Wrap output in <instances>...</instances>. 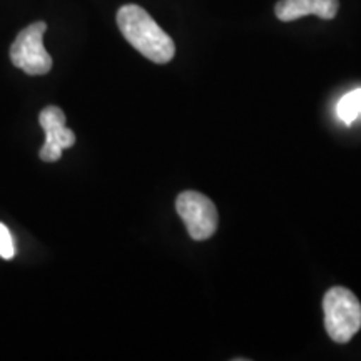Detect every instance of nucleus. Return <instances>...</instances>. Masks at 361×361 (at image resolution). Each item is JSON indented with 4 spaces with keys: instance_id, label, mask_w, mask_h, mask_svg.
Instances as JSON below:
<instances>
[{
    "instance_id": "f257e3e1",
    "label": "nucleus",
    "mask_w": 361,
    "mask_h": 361,
    "mask_svg": "<svg viewBox=\"0 0 361 361\" xmlns=\"http://www.w3.org/2000/svg\"><path fill=\"white\" fill-rule=\"evenodd\" d=\"M117 25L124 39L156 64H168L176 54L174 40L157 25L142 7L128 4L117 12Z\"/></svg>"
},
{
    "instance_id": "f03ea898",
    "label": "nucleus",
    "mask_w": 361,
    "mask_h": 361,
    "mask_svg": "<svg viewBox=\"0 0 361 361\" xmlns=\"http://www.w3.org/2000/svg\"><path fill=\"white\" fill-rule=\"evenodd\" d=\"M324 328L336 343H348L361 328V305L348 288L335 286L323 298Z\"/></svg>"
},
{
    "instance_id": "7ed1b4c3",
    "label": "nucleus",
    "mask_w": 361,
    "mask_h": 361,
    "mask_svg": "<svg viewBox=\"0 0 361 361\" xmlns=\"http://www.w3.org/2000/svg\"><path fill=\"white\" fill-rule=\"evenodd\" d=\"M45 22H34L17 35L11 47V61L29 75H44L52 69V57L44 47Z\"/></svg>"
},
{
    "instance_id": "20e7f679",
    "label": "nucleus",
    "mask_w": 361,
    "mask_h": 361,
    "mask_svg": "<svg viewBox=\"0 0 361 361\" xmlns=\"http://www.w3.org/2000/svg\"><path fill=\"white\" fill-rule=\"evenodd\" d=\"M176 211L194 241L209 239L218 229V209L204 194L197 191L180 192L176 200Z\"/></svg>"
},
{
    "instance_id": "39448f33",
    "label": "nucleus",
    "mask_w": 361,
    "mask_h": 361,
    "mask_svg": "<svg viewBox=\"0 0 361 361\" xmlns=\"http://www.w3.org/2000/svg\"><path fill=\"white\" fill-rule=\"evenodd\" d=\"M40 128L45 133V144L39 156L45 162H56L62 157V151L75 144V135L66 128L64 111L56 106H49L39 114Z\"/></svg>"
},
{
    "instance_id": "423d86ee",
    "label": "nucleus",
    "mask_w": 361,
    "mask_h": 361,
    "mask_svg": "<svg viewBox=\"0 0 361 361\" xmlns=\"http://www.w3.org/2000/svg\"><path fill=\"white\" fill-rule=\"evenodd\" d=\"M340 2L338 0H279L276 17L281 22H293L306 16H318L319 19H335Z\"/></svg>"
},
{
    "instance_id": "0eeeda50",
    "label": "nucleus",
    "mask_w": 361,
    "mask_h": 361,
    "mask_svg": "<svg viewBox=\"0 0 361 361\" xmlns=\"http://www.w3.org/2000/svg\"><path fill=\"white\" fill-rule=\"evenodd\" d=\"M336 114L345 124H351L358 119L361 114V89L351 90L341 97V101L338 102Z\"/></svg>"
},
{
    "instance_id": "6e6552de",
    "label": "nucleus",
    "mask_w": 361,
    "mask_h": 361,
    "mask_svg": "<svg viewBox=\"0 0 361 361\" xmlns=\"http://www.w3.org/2000/svg\"><path fill=\"white\" fill-rule=\"evenodd\" d=\"M0 256L4 259H12L16 256V243L6 224H0Z\"/></svg>"
}]
</instances>
